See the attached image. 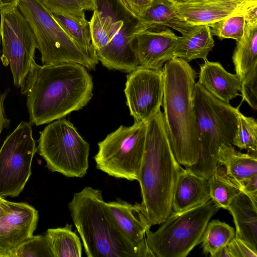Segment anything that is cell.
I'll return each mask as SVG.
<instances>
[{
    "label": "cell",
    "mask_w": 257,
    "mask_h": 257,
    "mask_svg": "<svg viewBox=\"0 0 257 257\" xmlns=\"http://www.w3.org/2000/svg\"><path fill=\"white\" fill-rule=\"evenodd\" d=\"M93 87L91 76L81 64L41 66L34 61L21 87L30 123H48L82 109L91 100Z\"/></svg>",
    "instance_id": "cell-1"
},
{
    "label": "cell",
    "mask_w": 257,
    "mask_h": 257,
    "mask_svg": "<svg viewBox=\"0 0 257 257\" xmlns=\"http://www.w3.org/2000/svg\"><path fill=\"white\" fill-rule=\"evenodd\" d=\"M164 124L174 155L185 168L199 158L200 141L193 102L196 73L188 62L173 57L162 69Z\"/></svg>",
    "instance_id": "cell-2"
},
{
    "label": "cell",
    "mask_w": 257,
    "mask_h": 257,
    "mask_svg": "<svg viewBox=\"0 0 257 257\" xmlns=\"http://www.w3.org/2000/svg\"><path fill=\"white\" fill-rule=\"evenodd\" d=\"M176 160L159 110L147 122L143 157L138 181L142 210L151 225L161 224L172 212V200L179 174Z\"/></svg>",
    "instance_id": "cell-3"
},
{
    "label": "cell",
    "mask_w": 257,
    "mask_h": 257,
    "mask_svg": "<svg viewBox=\"0 0 257 257\" xmlns=\"http://www.w3.org/2000/svg\"><path fill=\"white\" fill-rule=\"evenodd\" d=\"M68 208L87 257H141L115 223L100 190L85 187Z\"/></svg>",
    "instance_id": "cell-4"
},
{
    "label": "cell",
    "mask_w": 257,
    "mask_h": 257,
    "mask_svg": "<svg viewBox=\"0 0 257 257\" xmlns=\"http://www.w3.org/2000/svg\"><path fill=\"white\" fill-rule=\"evenodd\" d=\"M193 102L200 141L197 163L190 167L207 179L217 166V155L223 144L233 146L238 124L239 107L214 97L198 82L193 92Z\"/></svg>",
    "instance_id": "cell-5"
},
{
    "label": "cell",
    "mask_w": 257,
    "mask_h": 257,
    "mask_svg": "<svg viewBox=\"0 0 257 257\" xmlns=\"http://www.w3.org/2000/svg\"><path fill=\"white\" fill-rule=\"evenodd\" d=\"M210 199L188 210L171 213L155 231L146 233L155 257H186L201 242L205 228L219 210Z\"/></svg>",
    "instance_id": "cell-6"
},
{
    "label": "cell",
    "mask_w": 257,
    "mask_h": 257,
    "mask_svg": "<svg viewBox=\"0 0 257 257\" xmlns=\"http://www.w3.org/2000/svg\"><path fill=\"white\" fill-rule=\"evenodd\" d=\"M18 7L34 33L43 65L76 63L95 69L41 0H19Z\"/></svg>",
    "instance_id": "cell-7"
},
{
    "label": "cell",
    "mask_w": 257,
    "mask_h": 257,
    "mask_svg": "<svg viewBox=\"0 0 257 257\" xmlns=\"http://www.w3.org/2000/svg\"><path fill=\"white\" fill-rule=\"evenodd\" d=\"M37 152L46 167L70 178H82L88 169L89 145L65 118L57 119L40 132Z\"/></svg>",
    "instance_id": "cell-8"
},
{
    "label": "cell",
    "mask_w": 257,
    "mask_h": 257,
    "mask_svg": "<svg viewBox=\"0 0 257 257\" xmlns=\"http://www.w3.org/2000/svg\"><path fill=\"white\" fill-rule=\"evenodd\" d=\"M147 122L120 126L98 143L94 157L96 168L109 176L138 180L145 149Z\"/></svg>",
    "instance_id": "cell-9"
},
{
    "label": "cell",
    "mask_w": 257,
    "mask_h": 257,
    "mask_svg": "<svg viewBox=\"0 0 257 257\" xmlns=\"http://www.w3.org/2000/svg\"><path fill=\"white\" fill-rule=\"evenodd\" d=\"M37 152L31 124L21 122L0 149V196L17 197L31 175V165Z\"/></svg>",
    "instance_id": "cell-10"
},
{
    "label": "cell",
    "mask_w": 257,
    "mask_h": 257,
    "mask_svg": "<svg viewBox=\"0 0 257 257\" xmlns=\"http://www.w3.org/2000/svg\"><path fill=\"white\" fill-rule=\"evenodd\" d=\"M0 16L1 60L10 66L15 86L21 88L35 61L36 39L18 6L1 11Z\"/></svg>",
    "instance_id": "cell-11"
},
{
    "label": "cell",
    "mask_w": 257,
    "mask_h": 257,
    "mask_svg": "<svg viewBox=\"0 0 257 257\" xmlns=\"http://www.w3.org/2000/svg\"><path fill=\"white\" fill-rule=\"evenodd\" d=\"M164 92L162 70L139 67L126 76L124 93L135 121H147L162 105Z\"/></svg>",
    "instance_id": "cell-12"
},
{
    "label": "cell",
    "mask_w": 257,
    "mask_h": 257,
    "mask_svg": "<svg viewBox=\"0 0 257 257\" xmlns=\"http://www.w3.org/2000/svg\"><path fill=\"white\" fill-rule=\"evenodd\" d=\"M38 218V211L29 204L8 201L0 213V252L14 249L32 237Z\"/></svg>",
    "instance_id": "cell-13"
},
{
    "label": "cell",
    "mask_w": 257,
    "mask_h": 257,
    "mask_svg": "<svg viewBox=\"0 0 257 257\" xmlns=\"http://www.w3.org/2000/svg\"><path fill=\"white\" fill-rule=\"evenodd\" d=\"M106 204L118 228L141 257H155L146 239V232L152 225L144 214L141 203L133 205L117 198Z\"/></svg>",
    "instance_id": "cell-14"
},
{
    "label": "cell",
    "mask_w": 257,
    "mask_h": 257,
    "mask_svg": "<svg viewBox=\"0 0 257 257\" xmlns=\"http://www.w3.org/2000/svg\"><path fill=\"white\" fill-rule=\"evenodd\" d=\"M137 19L124 21L119 32L105 46L96 51L98 60L106 68L131 73L139 67L135 49Z\"/></svg>",
    "instance_id": "cell-15"
},
{
    "label": "cell",
    "mask_w": 257,
    "mask_h": 257,
    "mask_svg": "<svg viewBox=\"0 0 257 257\" xmlns=\"http://www.w3.org/2000/svg\"><path fill=\"white\" fill-rule=\"evenodd\" d=\"M178 37L169 28L136 34L135 49L139 67L162 70L164 64L173 57Z\"/></svg>",
    "instance_id": "cell-16"
},
{
    "label": "cell",
    "mask_w": 257,
    "mask_h": 257,
    "mask_svg": "<svg viewBox=\"0 0 257 257\" xmlns=\"http://www.w3.org/2000/svg\"><path fill=\"white\" fill-rule=\"evenodd\" d=\"M174 4L178 15L188 23L194 26H209L229 16L244 13L257 5V2L202 0Z\"/></svg>",
    "instance_id": "cell-17"
},
{
    "label": "cell",
    "mask_w": 257,
    "mask_h": 257,
    "mask_svg": "<svg viewBox=\"0 0 257 257\" xmlns=\"http://www.w3.org/2000/svg\"><path fill=\"white\" fill-rule=\"evenodd\" d=\"M194 26L179 17L174 3L170 0H153L144 14L137 19L135 34L171 28L184 35Z\"/></svg>",
    "instance_id": "cell-18"
},
{
    "label": "cell",
    "mask_w": 257,
    "mask_h": 257,
    "mask_svg": "<svg viewBox=\"0 0 257 257\" xmlns=\"http://www.w3.org/2000/svg\"><path fill=\"white\" fill-rule=\"evenodd\" d=\"M207 179L188 168L179 174L172 200V212H182L210 200Z\"/></svg>",
    "instance_id": "cell-19"
},
{
    "label": "cell",
    "mask_w": 257,
    "mask_h": 257,
    "mask_svg": "<svg viewBox=\"0 0 257 257\" xmlns=\"http://www.w3.org/2000/svg\"><path fill=\"white\" fill-rule=\"evenodd\" d=\"M198 82L214 97L227 103L240 95V79L218 62L205 60L200 66Z\"/></svg>",
    "instance_id": "cell-20"
},
{
    "label": "cell",
    "mask_w": 257,
    "mask_h": 257,
    "mask_svg": "<svg viewBox=\"0 0 257 257\" xmlns=\"http://www.w3.org/2000/svg\"><path fill=\"white\" fill-rule=\"evenodd\" d=\"M214 46L210 28L206 25H196L188 33L178 37L173 55L187 62L196 59L205 60Z\"/></svg>",
    "instance_id": "cell-21"
},
{
    "label": "cell",
    "mask_w": 257,
    "mask_h": 257,
    "mask_svg": "<svg viewBox=\"0 0 257 257\" xmlns=\"http://www.w3.org/2000/svg\"><path fill=\"white\" fill-rule=\"evenodd\" d=\"M228 210L233 218L235 236L257 247V205L241 192L233 199Z\"/></svg>",
    "instance_id": "cell-22"
},
{
    "label": "cell",
    "mask_w": 257,
    "mask_h": 257,
    "mask_svg": "<svg viewBox=\"0 0 257 257\" xmlns=\"http://www.w3.org/2000/svg\"><path fill=\"white\" fill-rule=\"evenodd\" d=\"M52 14L56 21L84 54L96 65L99 60L92 44L89 21L86 19L84 11Z\"/></svg>",
    "instance_id": "cell-23"
},
{
    "label": "cell",
    "mask_w": 257,
    "mask_h": 257,
    "mask_svg": "<svg viewBox=\"0 0 257 257\" xmlns=\"http://www.w3.org/2000/svg\"><path fill=\"white\" fill-rule=\"evenodd\" d=\"M217 159V165L224 167L227 177L232 182L257 175V155L240 152L232 145H222Z\"/></svg>",
    "instance_id": "cell-24"
},
{
    "label": "cell",
    "mask_w": 257,
    "mask_h": 257,
    "mask_svg": "<svg viewBox=\"0 0 257 257\" xmlns=\"http://www.w3.org/2000/svg\"><path fill=\"white\" fill-rule=\"evenodd\" d=\"M232 61L240 80L257 65V22H245L243 35L237 42Z\"/></svg>",
    "instance_id": "cell-25"
},
{
    "label": "cell",
    "mask_w": 257,
    "mask_h": 257,
    "mask_svg": "<svg viewBox=\"0 0 257 257\" xmlns=\"http://www.w3.org/2000/svg\"><path fill=\"white\" fill-rule=\"evenodd\" d=\"M72 225L49 228L45 234L53 257H81L82 244L79 237L72 230Z\"/></svg>",
    "instance_id": "cell-26"
},
{
    "label": "cell",
    "mask_w": 257,
    "mask_h": 257,
    "mask_svg": "<svg viewBox=\"0 0 257 257\" xmlns=\"http://www.w3.org/2000/svg\"><path fill=\"white\" fill-rule=\"evenodd\" d=\"M207 181L211 200L218 208L228 210L241 191L227 177L224 167L218 165Z\"/></svg>",
    "instance_id": "cell-27"
},
{
    "label": "cell",
    "mask_w": 257,
    "mask_h": 257,
    "mask_svg": "<svg viewBox=\"0 0 257 257\" xmlns=\"http://www.w3.org/2000/svg\"><path fill=\"white\" fill-rule=\"evenodd\" d=\"M235 236V229L218 219L209 222L201 238L203 253L214 257Z\"/></svg>",
    "instance_id": "cell-28"
},
{
    "label": "cell",
    "mask_w": 257,
    "mask_h": 257,
    "mask_svg": "<svg viewBox=\"0 0 257 257\" xmlns=\"http://www.w3.org/2000/svg\"><path fill=\"white\" fill-rule=\"evenodd\" d=\"M233 145L240 149L246 150L249 154L257 155L256 121L252 117L244 115L240 111Z\"/></svg>",
    "instance_id": "cell-29"
},
{
    "label": "cell",
    "mask_w": 257,
    "mask_h": 257,
    "mask_svg": "<svg viewBox=\"0 0 257 257\" xmlns=\"http://www.w3.org/2000/svg\"><path fill=\"white\" fill-rule=\"evenodd\" d=\"M0 257H53L47 238L42 235H33L16 248Z\"/></svg>",
    "instance_id": "cell-30"
},
{
    "label": "cell",
    "mask_w": 257,
    "mask_h": 257,
    "mask_svg": "<svg viewBox=\"0 0 257 257\" xmlns=\"http://www.w3.org/2000/svg\"><path fill=\"white\" fill-rule=\"evenodd\" d=\"M245 13L233 15L210 24L208 26L211 28L212 34L220 40L232 39L238 41L244 34Z\"/></svg>",
    "instance_id": "cell-31"
},
{
    "label": "cell",
    "mask_w": 257,
    "mask_h": 257,
    "mask_svg": "<svg viewBox=\"0 0 257 257\" xmlns=\"http://www.w3.org/2000/svg\"><path fill=\"white\" fill-rule=\"evenodd\" d=\"M52 13L68 14L94 10L95 0H41Z\"/></svg>",
    "instance_id": "cell-32"
},
{
    "label": "cell",
    "mask_w": 257,
    "mask_h": 257,
    "mask_svg": "<svg viewBox=\"0 0 257 257\" xmlns=\"http://www.w3.org/2000/svg\"><path fill=\"white\" fill-rule=\"evenodd\" d=\"M257 247L235 236L214 257H256Z\"/></svg>",
    "instance_id": "cell-33"
},
{
    "label": "cell",
    "mask_w": 257,
    "mask_h": 257,
    "mask_svg": "<svg viewBox=\"0 0 257 257\" xmlns=\"http://www.w3.org/2000/svg\"><path fill=\"white\" fill-rule=\"evenodd\" d=\"M241 95L254 110L257 109V65L252 68L241 80Z\"/></svg>",
    "instance_id": "cell-34"
},
{
    "label": "cell",
    "mask_w": 257,
    "mask_h": 257,
    "mask_svg": "<svg viewBox=\"0 0 257 257\" xmlns=\"http://www.w3.org/2000/svg\"><path fill=\"white\" fill-rule=\"evenodd\" d=\"M232 182L254 205H257V175L251 176L239 182Z\"/></svg>",
    "instance_id": "cell-35"
},
{
    "label": "cell",
    "mask_w": 257,
    "mask_h": 257,
    "mask_svg": "<svg viewBox=\"0 0 257 257\" xmlns=\"http://www.w3.org/2000/svg\"><path fill=\"white\" fill-rule=\"evenodd\" d=\"M125 8L137 19L141 17L153 0H120Z\"/></svg>",
    "instance_id": "cell-36"
},
{
    "label": "cell",
    "mask_w": 257,
    "mask_h": 257,
    "mask_svg": "<svg viewBox=\"0 0 257 257\" xmlns=\"http://www.w3.org/2000/svg\"><path fill=\"white\" fill-rule=\"evenodd\" d=\"M5 98V94L0 95V134L3 128L6 126H8L9 123L5 113L4 107V100Z\"/></svg>",
    "instance_id": "cell-37"
},
{
    "label": "cell",
    "mask_w": 257,
    "mask_h": 257,
    "mask_svg": "<svg viewBox=\"0 0 257 257\" xmlns=\"http://www.w3.org/2000/svg\"><path fill=\"white\" fill-rule=\"evenodd\" d=\"M19 0H0V11L7 8L17 6Z\"/></svg>",
    "instance_id": "cell-38"
},
{
    "label": "cell",
    "mask_w": 257,
    "mask_h": 257,
    "mask_svg": "<svg viewBox=\"0 0 257 257\" xmlns=\"http://www.w3.org/2000/svg\"><path fill=\"white\" fill-rule=\"evenodd\" d=\"M8 200H5L3 197L0 196V213L3 211L6 206L8 203Z\"/></svg>",
    "instance_id": "cell-39"
},
{
    "label": "cell",
    "mask_w": 257,
    "mask_h": 257,
    "mask_svg": "<svg viewBox=\"0 0 257 257\" xmlns=\"http://www.w3.org/2000/svg\"><path fill=\"white\" fill-rule=\"evenodd\" d=\"M174 4H182L186 3H191L202 0H170Z\"/></svg>",
    "instance_id": "cell-40"
},
{
    "label": "cell",
    "mask_w": 257,
    "mask_h": 257,
    "mask_svg": "<svg viewBox=\"0 0 257 257\" xmlns=\"http://www.w3.org/2000/svg\"><path fill=\"white\" fill-rule=\"evenodd\" d=\"M220 1H234V2H257V0H220Z\"/></svg>",
    "instance_id": "cell-41"
},
{
    "label": "cell",
    "mask_w": 257,
    "mask_h": 257,
    "mask_svg": "<svg viewBox=\"0 0 257 257\" xmlns=\"http://www.w3.org/2000/svg\"><path fill=\"white\" fill-rule=\"evenodd\" d=\"M0 37H1V34H0Z\"/></svg>",
    "instance_id": "cell-42"
}]
</instances>
